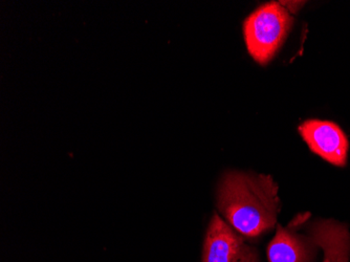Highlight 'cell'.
<instances>
[{
	"mask_svg": "<svg viewBox=\"0 0 350 262\" xmlns=\"http://www.w3.org/2000/svg\"><path fill=\"white\" fill-rule=\"evenodd\" d=\"M294 19L280 3H269L245 19L243 23L247 51L259 64L272 60L288 36Z\"/></svg>",
	"mask_w": 350,
	"mask_h": 262,
	"instance_id": "3957f363",
	"label": "cell"
},
{
	"mask_svg": "<svg viewBox=\"0 0 350 262\" xmlns=\"http://www.w3.org/2000/svg\"><path fill=\"white\" fill-rule=\"evenodd\" d=\"M308 233H299L298 218L286 228L278 226L267 249L269 262H312L317 248L325 251L326 262L348 261L350 237L344 226L332 220L314 222Z\"/></svg>",
	"mask_w": 350,
	"mask_h": 262,
	"instance_id": "7a4b0ae2",
	"label": "cell"
},
{
	"mask_svg": "<svg viewBox=\"0 0 350 262\" xmlns=\"http://www.w3.org/2000/svg\"><path fill=\"white\" fill-rule=\"evenodd\" d=\"M217 207L238 234L257 237L276 224L278 186L269 175L227 173L218 187Z\"/></svg>",
	"mask_w": 350,
	"mask_h": 262,
	"instance_id": "6da1fadb",
	"label": "cell"
},
{
	"mask_svg": "<svg viewBox=\"0 0 350 262\" xmlns=\"http://www.w3.org/2000/svg\"><path fill=\"white\" fill-rule=\"evenodd\" d=\"M236 262H259L256 251L245 244L241 256Z\"/></svg>",
	"mask_w": 350,
	"mask_h": 262,
	"instance_id": "8992f818",
	"label": "cell"
},
{
	"mask_svg": "<svg viewBox=\"0 0 350 262\" xmlns=\"http://www.w3.org/2000/svg\"><path fill=\"white\" fill-rule=\"evenodd\" d=\"M280 3L288 12H293V13H296L304 5V1H281Z\"/></svg>",
	"mask_w": 350,
	"mask_h": 262,
	"instance_id": "52a82bcc",
	"label": "cell"
},
{
	"mask_svg": "<svg viewBox=\"0 0 350 262\" xmlns=\"http://www.w3.org/2000/svg\"><path fill=\"white\" fill-rule=\"evenodd\" d=\"M299 133L312 153L335 166H345L349 142L337 124L310 120L299 127Z\"/></svg>",
	"mask_w": 350,
	"mask_h": 262,
	"instance_id": "277c9868",
	"label": "cell"
},
{
	"mask_svg": "<svg viewBox=\"0 0 350 262\" xmlns=\"http://www.w3.org/2000/svg\"><path fill=\"white\" fill-rule=\"evenodd\" d=\"M245 246L241 234L214 214L204 238L202 262H236Z\"/></svg>",
	"mask_w": 350,
	"mask_h": 262,
	"instance_id": "5b68a950",
	"label": "cell"
}]
</instances>
